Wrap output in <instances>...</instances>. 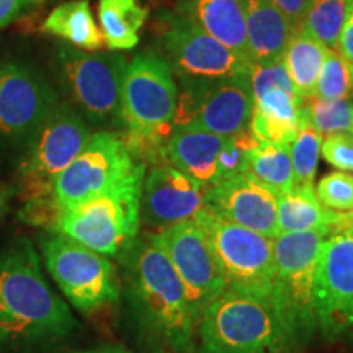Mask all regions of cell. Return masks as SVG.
Here are the masks:
<instances>
[{"label":"cell","instance_id":"obj_1","mask_svg":"<svg viewBox=\"0 0 353 353\" xmlns=\"http://www.w3.org/2000/svg\"><path fill=\"white\" fill-rule=\"evenodd\" d=\"M79 327L44 278L32 242L0 245V353H39Z\"/></svg>","mask_w":353,"mask_h":353},{"label":"cell","instance_id":"obj_2","mask_svg":"<svg viewBox=\"0 0 353 353\" xmlns=\"http://www.w3.org/2000/svg\"><path fill=\"white\" fill-rule=\"evenodd\" d=\"M128 293L141 324L174 350H185L198 329L187 291L164 250L151 236L121 255Z\"/></svg>","mask_w":353,"mask_h":353},{"label":"cell","instance_id":"obj_3","mask_svg":"<svg viewBox=\"0 0 353 353\" xmlns=\"http://www.w3.org/2000/svg\"><path fill=\"white\" fill-rule=\"evenodd\" d=\"M176 100L179 88L162 57L139 54L128 64L120 117L128 128L123 141L138 161L164 164V145L174 130Z\"/></svg>","mask_w":353,"mask_h":353},{"label":"cell","instance_id":"obj_4","mask_svg":"<svg viewBox=\"0 0 353 353\" xmlns=\"http://www.w3.org/2000/svg\"><path fill=\"white\" fill-rule=\"evenodd\" d=\"M145 164L139 162L125 179L57 214L54 232L107 257H121L138 239L141 224V192Z\"/></svg>","mask_w":353,"mask_h":353},{"label":"cell","instance_id":"obj_5","mask_svg":"<svg viewBox=\"0 0 353 353\" xmlns=\"http://www.w3.org/2000/svg\"><path fill=\"white\" fill-rule=\"evenodd\" d=\"M203 353H294L272 301L224 290L198 322Z\"/></svg>","mask_w":353,"mask_h":353},{"label":"cell","instance_id":"obj_6","mask_svg":"<svg viewBox=\"0 0 353 353\" xmlns=\"http://www.w3.org/2000/svg\"><path fill=\"white\" fill-rule=\"evenodd\" d=\"M329 234L304 231L273 239L272 303L294 350L307 345L317 330L314 304L316 263Z\"/></svg>","mask_w":353,"mask_h":353},{"label":"cell","instance_id":"obj_7","mask_svg":"<svg viewBox=\"0 0 353 353\" xmlns=\"http://www.w3.org/2000/svg\"><path fill=\"white\" fill-rule=\"evenodd\" d=\"M90 139V132L79 114L64 105H56L37 134L30 139L28 156L21 165V187L39 219L54 226L57 208L52 198L56 179L76 159Z\"/></svg>","mask_w":353,"mask_h":353},{"label":"cell","instance_id":"obj_8","mask_svg":"<svg viewBox=\"0 0 353 353\" xmlns=\"http://www.w3.org/2000/svg\"><path fill=\"white\" fill-rule=\"evenodd\" d=\"M210 242L226 290L272 301L273 239L203 210L193 219Z\"/></svg>","mask_w":353,"mask_h":353},{"label":"cell","instance_id":"obj_9","mask_svg":"<svg viewBox=\"0 0 353 353\" xmlns=\"http://www.w3.org/2000/svg\"><path fill=\"white\" fill-rule=\"evenodd\" d=\"M41 250L52 280L79 311L92 312L120 299V280L107 255L59 232L44 237Z\"/></svg>","mask_w":353,"mask_h":353},{"label":"cell","instance_id":"obj_10","mask_svg":"<svg viewBox=\"0 0 353 353\" xmlns=\"http://www.w3.org/2000/svg\"><path fill=\"white\" fill-rule=\"evenodd\" d=\"M174 126L228 136L247 130L254 110L249 74L223 79H183Z\"/></svg>","mask_w":353,"mask_h":353},{"label":"cell","instance_id":"obj_11","mask_svg":"<svg viewBox=\"0 0 353 353\" xmlns=\"http://www.w3.org/2000/svg\"><path fill=\"white\" fill-rule=\"evenodd\" d=\"M125 141L113 132H97L56 179L52 198L57 214L105 192L139 164Z\"/></svg>","mask_w":353,"mask_h":353},{"label":"cell","instance_id":"obj_12","mask_svg":"<svg viewBox=\"0 0 353 353\" xmlns=\"http://www.w3.org/2000/svg\"><path fill=\"white\" fill-rule=\"evenodd\" d=\"M162 59L183 79H223L250 74V65L188 20L182 13H167L159 37Z\"/></svg>","mask_w":353,"mask_h":353},{"label":"cell","instance_id":"obj_13","mask_svg":"<svg viewBox=\"0 0 353 353\" xmlns=\"http://www.w3.org/2000/svg\"><path fill=\"white\" fill-rule=\"evenodd\" d=\"M149 236L174 265L187 291L193 312L200 321L210 303L226 290L205 232L195 221H185Z\"/></svg>","mask_w":353,"mask_h":353},{"label":"cell","instance_id":"obj_14","mask_svg":"<svg viewBox=\"0 0 353 353\" xmlns=\"http://www.w3.org/2000/svg\"><path fill=\"white\" fill-rule=\"evenodd\" d=\"M314 304L317 329L327 339L345 334L353 322V236L332 234L316 263Z\"/></svg>","mask_w":353,"mask_h":353},{"label":"cell","instance_id":"obj_15","mask_svg":"<svg viewBox=\"0 0 353 353\" xmlns=\"http://www.w3.org/2000/svg\"><path fill=\"white\" fill-rule=\"evenodd\" d=\"M61 65L70 92L90 120L103 123L118 117L126 59L117 52L61 50Z\"/></svg>","mask_w":353,"mask_h":353},{"label":"cell","instance_id":"obj_16","mask_svg":"<svg viewBox=\"0 0 353 353\" xmlns=\"http://www.w3.org/2000/svg\"><path fill=\"white\" fill-rule=\"evenodd\" d=\"M56 101L50 83L33 68L0 64V134L30 141L56 108Z\"/></svg>","mask_w":353,"mask_h":353},{"label":"cell","instance_id":"obj_17","mask_svg":"<svg viewBox=\"0 0 353 353\" xmlns=\"http://www.w3.org/2000/svg\"><path fill=\"white\" fill-rule=\"evenodd\" d=\"M208 187L169 164L154 165L144 175L141 223L154 232L193 221L206 206Z\"/></svg>","mask_w":353,"mask_h":353},{"label":"cell","instance_id":"obj_18","mask_svg":"<svg viewBox=\"0 0 353 353\" xmlns=\"http://www.w3.org/2000/svg\"><path fill=\"white\" fill-rule=\"evenodd\" d=\"M276 198L273 190L249 174H242L210 187L205 208L221 219L275 239L278 236Z\"/></svg>","mask_w":353,"mask_h":353},{"label":"cell","instance_id":"obj_19","mask_svg":"<svg viewBox=\"0 0 353 353\" xmlns=\"http://www.w3.org/2000/svg\"><path fill=\"white\" fill-rule=\"evenodd\" d=\"M244 12L247 44L252 64L268 65L283 59L290 39L298 30L270 0H239Z\"/></svg>","mask_w":353,"mask_h":353},{"label":"cell","instance_id":"obj_20","mask_svg":"<svg viewBox=\"0 0 353 353\" xmlns=\"http://www.w3.org/2000/svg\"><path fill=\"white\" fill-rule=\"evenodd\" d=\"M223 136L187 126H174L164 145V164L175 167L206 187L216 182L218 154Z\"/></svg>","mask_w":353,"mask_h":353},{"label":"cell","instance_id":"obj_21","mask_svg":"<svg viewBox=\"0 0 353 353\" xmlns=\"http://www.w3.org/2000/svg\"><path fill=\"white\" fill-rule=\"evenodd\" d=\"M179 13L254 65L239 0H179Z\"/></svg>","mask_w":353,"mask_h":353},{"label":"cell","instance_id":"obj_22","mask_svg":"<svg viewBox=\"0 0 353 353\" xmlns=\"http://www.w3.org/2000/svg\"><path fill=\"white\" fill-rule=\"evenodd\" d=\"M303 100L281 88H270L254 99L250 131L260 143L291 145L303 125Z\"/></svg>","mask_w":353,"mask_h":353},{"label":"cell","instance_id":"obj_23","mask_svg":"<svg viewBox=\"0 0 353 353\" xmlns=\"http://www.w3.org/2000/svg\"><path fill=\"white\" fill-rule=\"evenodd\" d=\"M348 213L327 210L317 200L314 187H293L276 198L278 234L324 231L345 232Z\"/></svg>","mask_w":353,"mask_h":353},{"label":"cell","instance_id":"obj_24","mask_svg":"<svg viewBox=\"0 0 353 353\" xmlns=\"http://www.w3.org/2000/svg\"><path fill=\"white\" fill-rule=\"evenodd\" d=\"M43 32L85 51H99L103 48L105 39L101 30L95 23L94 13L87 0H72L56 7L43 23Z\"/></svg>","mask_w":353,"mask_h":353},{"label":"cell","instance_id":"obj_25","mask_svg":"<svg viewBox=\"0 0 353 353\" xmlns=\"http://www.w3.org/2000/svg\"><path fill=\"white\" fill-rule=\"evenodd\" d=\"M327 52L329 48L324 43L312 38L304 30H298L290 39L283 54V64L303 101L316 97L317 81Z\"/></svg>","mask_w":353,"mask_h":353},{"label":"cell","instance_id":"obj_26","mask_svg":"<svg viewBox=\"0 0 353 353\" xmlns=\"http://www.w3.org/2000/svg\"><path fill=\"white\" fill-rule=\"evenodd\" d=\"M148 19L139 0H100L99 20L105 44L112 51L132 50Z\"/></svg>","mask_w":353,"mask_h":353},{"label":"cell","instance_id":"obj_27","mask_svg":"<svg viewBox=\"0 0 353 353\" xmlns=\"http://www.w3.org/2000/svg\"><path fill=\"white\" fill-rule=\"evenodd\" d=\"M245 174L273 190L276 195L290 192L294 187L290 145L259 143L250 152Z\"/></svg>","mask_w":353,"mask_h":353},{"label":"cell","instance_id":"obj_28","mask_svg":"<svg viewBox=\"0 0 353 353\" xmlns=\"http://www.w3.org/2000/svg\"><path fill=\"white\" fill-rule=\"evenodd\" d=\"M347 8L348 0H312L299 30L319 39L329 50L337 51Z\"/></svg>","mask_w":353,"mask_h":353},{"label":"cell","instance_id":"obj_29","mask_svg":"<svg viewBox=\"0 0 353 353\" xmlns=\"http://www.w3.org/2000/svg\"><path fill=\"white\" fill-rule=\"evenodd\" d=\"M322 138L324 136L304 117L296 139L290 145L294 187H314L316 172L321 157Z\"/></svg>","mask_w":353,"mask_h":353},{"label":"cell","instance_id":"obj_30","mask_svg":"<svg viewBox=\"0 0 353 353\" xmlns=\"http://www.w3.org/2000/svg\"><path fill=\"white\" fill-rule=\"evenodd\" d=\"M303 112L306 120L322 136L332 132H352L353 130V103L348 99L322 100L312 97L303 101Z\"/></svg>","mask_w":353,"mask_h":353},{"label":"cell","instance_id":"obj_31","mask_svg":"<svg viewBox=\"0 0 353 353\" xmlns=\"http://www.w3.org/2000/svg\"><path fill=\"white\" fill-rule=\"evenodd\" d=\"M259 143L260 141L255 138L250 128L224 138V143L221 145V151L218 154L214 185L245 174L250 152L257 148Z\"/></svg>","mask_w":353,"mask_h":353},{"label":"cell","instance_id":"obj_32","mask_svg":"<svg viewBox=\"0 0 353 353\" xmlns=\"http://www.w3.org/2000/svg\"><path fill=\"white\" fill-rule=\"evenodd\" d=\"M353 90V65L341 52L329 50L322 64L316 97L322 100H343Z\"/></svg>","mask_w":353,"mask_h":353},{"label":"cell","instance_id":"obj_33","mask_svg":"<svg viewBox=\"0 0 353 353\" xmlns=\"http://www.w3.org/2000/svg\"><path fill=\"white\" fill-rule=\"evenodd\" d=\"M316 195L327 210L350 213L353 210V174L330 172L317 182Z\"/></svg>","mask_w":353,"mask_h":353},{"label":"cell","instance_id":"obj_34","mask_svg":"<svg viewBox=\"0 0 353 353\" xmlns=\"http://www.w3.org/2000/svg\"><path fill=\"white\" fill-rule=\"evenodd\" d=\"M250 87H252L254 99L255 97L262 95L263 92L270 90V88H281V90L288 92L291 95H298L296 88H294L293 82L288 77V72H286L283 59L278 61V63L268 64V65H259L254 64L250 68ZM301 99V97H299Z\"/></svg>","mask_w":353,"mask_h":353},{"label":"cell","instance_id":"obj_35","mask_svg":"<svg viewBox=\"0 0 353 353\" xmlns=\"http://www.w3.org/2000/svg\"><path fill=\"white\" fill-rule=\"evenodd\" d=\"M321 156L337 170L353 174V132H332L324 136Z\"/></svg>","mask_w":353,"mask_h":353},{"label":"cell","instance_id":"obj_36","mask_svg":"<svg viewBox=\"0 0 353 353\" xmlns=\"http://www.w3.org/2000/svg\"><path fill=\"white\" fill-rule=\"evenodd\" d=\"M270 2L290 20L294 30H299L312 0H270Z\"/></svg>","mask_w":353,"mask_h":353},{"label":"cell","instance_id":"obj_37","mask_svg":"<svg viewBox=\"0 0 353 353\" xmlns=\"http://www.w3.org/2000/svg\"><path fill=\"white\" fill-rule=\"evenodd\" d=\"M38 2L39 0H0V28L12 23Z\"/></svg>","mask_w":353,"mask_h":353},{"label":"cell","instance_id":"obj_38","mask_svg":"<svg viewBox=\"0 0 353 353\" xmlns=\"http://www.w3.org/2000/svg\"><path fill=\"white\" fill-rule=\"evenodd\" d=\"M337 52H341L353 65V0H348L347 17L345 21H343L341 37H339Z\"/></svg>","mask_w":353,"mask_h":353},{"label":"cell","instance_id":"obj_39","mask_svg":"<svg viewBox=\"0 0 353 353\" xmlns=\"http://www.w3.org/2000/svg\"><path fill=\"white\" fill-rule=\"evenodd\" d=\"M345 234H350L353 236V210L348 213V219H347V226H345Z\"/></svg>","mask_w":353,"mask_h":353},{"label":"cell","instance_id":"obj_40","mask_svg":"<svg viewBox=\"0 0 353 353\" xmlns=\"http://www.w3.org/2000/svg\"><path fill=\"white\" fill-rule=\"evenodd\" d=\"M87 353H130L123 348H105V350H97V352H87Z\"/></svg>","mask_w":353,"mask_h":353},{"label":"cell","instance_id":"obj_41","mask_svg":"<svg viewBox=\"0 0 353 353\" xmlns=\"http://www.w3.org/2000/svg\"><path fill=\"white\" fill-rule=\"evenodd\" d=\"M343 335H345V339L348 341V343H352V345H353V322H352L350 327L345 330V334H343Z\"/></svg>","mask_w":353,"mask_h":353},{"label":"cell","instance_id":"obj_42","mask_svg":"<svg viewBox=\"0 0 353 353\" xmlns=\"http://www.w3.org/2000/svg\"><path fill=\"white\" fill-rule=\"evenodd\" d=\"M352 94H353V90H352Z\"/></svg>","mask_w":353,"mask_h":353},{"label":"cell","instance_id":"obj_43","mask_svg":"<svg viewBox=\"0 0 353 353\" xmlns=\"http://www.w3.org/2000/svg\"><path fill=\"white\" fill-rule=\"evenodd\" d=\"M352 132H353V130H352Z\"/></svg>","mask_w":353,"mask_h":353}]
</instances>
